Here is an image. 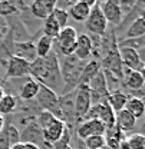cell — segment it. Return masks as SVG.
Returning <instances> with one entry per match:
<instances>
[{"mask_svg": "<svg viewBox=\"0 0 145 149\" xmlns=\"http://www.w3.org/2000/svg\"><path fill=\"white\" fill-rule=\"evenodd\" d=\"M29 76L35 79L39 85L53 91L57 96L60 93L63 95V80L55 50H52L46 57H36L29 65Z\"/></svg>", "mask_w": 145, "mask_h": 149, "instance_id": "cell-1", "label": "cell"}, {"mask_svg": "<svg viewBox=\"0 0 145 149\" xmlns=\"http://www.w3.org/2000/svg\"><path fill=\"white\" fill-rule=\"evenodd\" d=\"M57 62H59V69H60L62 80H63V95H66L78 88L79 77H81V73H82L86 62L79 60L73 55L57 56Z\"/></svg>", "mask_w": 145, "mask_h": 149, "instance_id": "cell-2", "label": "cell"}, {"mask_svg": "<svg viewBox=\"0 0 145 149\" xmlns=\"http://www.w3.org/2000/svg\"><path fill=\"white\" fill-rule=\"evenodd\" d=\"M76 37L78 32L72 26H66L60 29L57 37L53 40V46H56L55 53L57 56H71L75 53L76 49Z\"/></svg>", "mask_w": 145, "mask_h": 149, "instance_id": "cell-3", "label": "cell"}, {"mask_svg": "<svg viewBox=\"0 0 145 149\" xmlns=\"http://www.w3.org/2000/svg\"><path fill=\"white\" fill-rule=\"evenodd\" d=\"M35 100H36V105L42 111L49 112V113L53 115L55 118L63 120L62 111H60V103H59V96L53 91H50L46 86L40 85V89H39V93L35 97Z\"/></svg>", "mask_w": 145, "mask_h": 149, "instance_id": "cell-4", "label": "cell"}, {"mask_svg": "<svg viewBox=\"0 0 145 149\" xmlns=\"http://www.w3.org/2000/svg\"><path fill=\"white\" fill-rule=\"evenodd\" d=\"M4 77L7 79H22V77H27L29 76V62L16 57L13 55H9L4 60Z\"/></svg>", "mask_w": 145, "mask_h": 149, "instance_id": "cell-5", "label": "cell"}, {"mask_svg": "<svg viewBox=\"0 0 145 149\" xmlns=\"http://www.w3.org/2000/svg\"><path fill=\"white\" fill-rule=\"evenodd\" d=\"M85 27L92 36H105V33L108 30V23L104 17L102 12H101L99 1H96L95 6L91 9V13H89V16L85 22Z\"/></svg>", "mask_w": 145, "mask_h": 149, "instance_id": "cell-6", "label": "cell"}, {"mask_svg": "<svg viewBox=\"0 0 145 149\" xmlns=\"http://www.w3.org/2000/svg\"><path fill=\"white\" fill-rule=\"evenodd\" d=\"M91 106L92 102L88 86H78L75 89V97H73V112H75L76 120L82 122Z\"/></svg>", "mask_w": 145, "mask_h": 149, "instance_id": "cell-7", "label": "cell"}, {"mask_svg": "<svg viewBox=\"0 0 145 149\" xmlns=\"http://www.w3.org/2000/svg\"><path fill=\"white\" fill-rule=\"evenodd\" d=\"M85 119H98L106 126V129L115 126V112L111 109V106L106 102L105 103L92 105L89 108V111H88V113L85 115Z\"/></svg>", "mask_w": 145, "mask_h": 149, "instance_id": "cell-8", "label": "cell"}, {"mask_svg": "<svg viewBox=\"0 0 145 149\" xmlns=\"http://www.w3.org/2000/svg\"><path fill=\"white\" fill-rule=\"evenodd\" d=\"M88 89H89V95H91L92 105H98V103H105L106 102L109 91H108V86H106V82H105L102 70L89 82Z\"/></svg>", "mask_w": 145, "mask_h": 149, "instance_id": "cell-9", "label": "cell"}, {"mask_svg": "<svg viewBox=\"0 0 145 149\" xmlns=\"http://www.w3.org/2000/svg\"><path fill=\"white\" fill-rule=\"evenodd\" d=\"M6 52L9 55H13L16 57H20L29 63H32L36 59V50H35V43L32 40L27 42H13L10 43L9 47H6Z\"/></svg>", "mask_w": 145, "mask_h": 149, "instance_id": "cell-10", "label": "cell"}, {"mask_svg": "<svg viewBox=\"0 0 145 149\" xmlns=\"http://www.w3.org/2000/svg\"><path fill=\"white\" fill-rule=\"evenodd\" d=\"M99 7H101V12H102V15H104L108 24L119 26L124 22V13H122V9H121L118 0L102 1V3H99Z\"/></svg>", "mask_w": 145, "mask_h": 149, "instance_id": "cell-11", "label": "cell"}, {"mask_svg": "<svg viewBox=\"0 0 145 149\" xmlns=\"http://www.w3.org/2000/svg\"><path fill=\"white\" fill-rule=\"evenodd\" d=\"M105 132H106V126L98 119H85L78 125V129H76L78 138L82 141H85L91 136H96V135L104 136Z\"/></svg>", "mask_w": 145, "mask_h": 149, "instance_id": "cell-12", "label": "cell"}, {"mask_svg": "<svg viewBox=\"0 0 145 149\" xmlns=\"http://www.w3.org/2000/svg\"><path fill=\"white\" fill-rule=\"evenodd\" d=\"M66 128H68V125H66L63 120H60V119H57V118H53L52 122H50L46 128L42 129L43 141H45L48 145H50V146L55 145V143L63 136V132H65Z\"/></svg>", "mask_w": 145, "mask_h": 149, "instance_id": "cell-13", "label": "cell"}, {"mask_svg": "<svg viewBox=\"0 0 145 149\" xmlns=\"http://www.w3.org/2000/svg\"><path fill=\"white\" fill-rule=\"evenodd\" d=\"M118 52H119V57H121V63L125 69L142 72L144 60L137 50L127 49V47H118Z\"/></svg>", "mask_w": 145, "mask_h": 149, "instance_id": "cell-14", "label": "cell"}, {"mask_svg": "<svg viewBox=\"0 0 145 149\" xmlns=\"http://www.w3.org/2000/svg\"><path fill=\"white\" fill-rule=\"evenodd\" d=\"M95 3L96 1H92V0H79L68 10V15L75 22L85 23L88 16H89V13H91V9L95 6Z\"/></svg>", "mask_w": 145, "mask_h": 149, "instance_id": "cell-15", "label": "cell"}, {"mask_svg": "<svg viewBox=\"0 0 145 149\" xmlns=\"http://www.w3.org/2000/svg\"><path fill=\"white\" fill-rule=\"evenodd\" d=\"M55 7H56V1L55 0H35L29 6V12L32 13L33 17L45 20V19H48L53 13Z\"/></svg>", "mask_w": 145, "mask_h": 149, "instance_id": "cell-16", "label": "cell"}, {"mask_svg": "<svg viewBox=\"0 0 145 149\" xmlns=\"http://www.w3.org/2000/svg\"><path fill=\"white\" fill-rule=\"evenodd\" d=\"M20 142H25V143H33L40 148V143L43 146H50L48 145L45 141H43V136H42V130L37 128V125L33 122L27 126H25V129L20 132Z\"/></svg>", "mask_w": 145, "mask_h": 149, "instance_id": "cell-17", "label": "cell"}, {"mask_svg": "<svg viewBox=\"0 0 145 149\" xmlns=\"http://www.w3.org/2000/svg\"><path fill=\"white\" fill-rule=\"evenodd\" d=\"M75 57H78L79 60L88 62L89 57L92 56V40L91 36L86 33H78L76 37V49H75Z\"/></svg>", "mask_w": 145, "mask_h": 149, "instance_id": "cell-18", "label": "cell"}, {"mask_svg": "<svg viewBox=\"0 0 145 149\" xmlns=\"http://www.w3.org/2000/svg\"><path fill=\"white\" fill-rule=\"evenodd\" d=\"M122 82L131 92H137V91H142L145 85V77L142 72L138 70H129L124 68V73H122Z\"/></svg>", "mask_w": 145, "mask_h": 149, "instance_id": "cell-19", "label": "cell"}, {"mask_svg": "<svg viewBox=\"0 0 145 149\" xmlns=\"http://www.w3.org/2000/svg\"><path fill=\"white\" fill-rule=\"evenodd\" d=\"M39 89H40V85L37 83L35 79H32V77L29 76V77H26V80L22 83L18 96L23 102H32V100H35V97L37 96Z\"/></svg>", "mask_w": 145, "mask_h": 149, "instance_id": "cell-20", "label": "cell"}, {"mask_svg": "<svg viewBox=\"0 0 145 149\" xmlns=\"http://www.w3.org/2000/svg\"><path fill=\"white\" fill-rule=\"evenodd\" d=\"M102 69H101V63L98 59H91L86 62L82 73H81V77H79V82H78V86H88L89 82L92 79L99 73Z\"/></svg>", "mask_w": 145, "mask_h": 149, "instance_id": "cell-21", "label": "cell"}, {"mask_svg": "<svg viewBox=\"0 0 145 149\" xmlns=\"http://www.w3.org/2000/svg\"><path fill=\"white\" fill-rule=\"evenodd\" d=\"M115 126L121 130L122 133H129L131 130L135 129L137 119L129 112L122 109V111H119L118 113H115Z\"/></svg>", "mask_w": 145, "mask_h": 149, "instance_id": "cell-22", "label": "cell"}, {"mask_svg": "<svg viewBox=\"0 0 145 149\" xmlns=\"http://www.w3.org/2000/svg\"><path fill=\"white\" fill-rule=\"evenodd\" d=\"M128 97H129V96H128L127 93L124 92L122 89H119V91H115V92L109 93L108 99H106V103L111 106V109L115 112V113H118L119 111L125 109Z\"/></svg>", "mask_w": 145, "mask_h": 149, "instance_id": "cell-23", "label": "cell"}, {"mask_svg": "<svg viewBox=\"0 0 145 149\" xmlns=\"http://www.w3.org/2000/svg\"><path fill=\"white\" fill-rule=\"evenodd\" d=\"M145 36V17L144 16H138L135 17L129 27L125 32V39H137V37H144Z\"/></svg>", "mask_w": 145, "mask_h": 149, "instance_id": "cell-24", "label": "cell"}, {"mask_svg": "<svg viewBox=\"0 0 145 149\" xmlns=\"http://www.w3.org/2000/svg\"><path fill=\"white\" fill-rule=\"evenodd\" d=\"M125 111L129 112L135 119H141L145 113V103L144 99L138 97H128V102L125 105Z\"/></svg>", "mask_w": 145, "mask_h": 149, "instance_id": "cell-25", "label": "cell"}, {"mask_svg": "<svg viewBox=\"0 0 145 149\" xmlns=\"http://www.w3.org/2000/svg\"><path fill=\"white\" fill-rule=\"evenodd\" d=\"M35 50H36L37 57H46L52 50H53V40L48 36H42L37 39L35 43Z\"/></svg>", "mask_w": 145, "mask_h": 149, "instance_id": "cell-26", "label": "cell"}, {"mask_svg": "<svg viewBox=\"0 0 145 149\" xmlns=\"http://www.w3.org/2000/svg\"><path fill=\"white\" fill-rule=\"evenodd\" d=\"M18 109V97L4 93V96L0 100V115L4 118V115H12Z\"/></svg>", "mask_w": 145, "mask_h": 149, "instance_id": "cell-27", "label": "cell"}, {"mask_svg": "<svg viewBox=\"0 0 145 149\" xmlns=\"http://www.w3.org/2000/svg\"><path fill=\"white\" fill-rule=\"evenodd\" d=\"M118 47H127V49L137 50L139 53V56H141V52L144 50L145 47V36L137 37V39H122V40H118Z\"/></svg>", "mask_w": 145, "mask_h": 149, "instance_id": "cell-28", "label": "cell"}, {"mask_svg": "<svg viewBox=\"0 0 145 149\" xmlns=\"http://www.w3.org/2000/svg\"><path fill=\"white\" fill-rule=\"evenodd\" d=\"M59 32H60V27L55 22L52 15L48 19H45V23H43V36H48V37H50L52 40H55L57 37V35H59Z\"/></svg>", "mask_w": 145, "mask_h": 149, "instance_id": "cell-29", "label": "cell"}, {"mask_svg": "<svg viewBox=\"0 0 145 149\" xmlns=\"http://www.w3.org/2000/svg\"><path fill=\"white\" fill-rule=\"evenodd\" d=\"M128 149H145V136L142 133H132L127 136Z\"/></svg>", "mask_w": 145, "mask_h": 149, "instance_id": "cell-30", "label": "cell"}, {"mask_svg": "<svg viewBox=\"0 0 145 149\" xmlns=\"http://www.w3.org/2000/svg\"><path fill=\"white\" fill-rule=\"evenodd\" d=\"M53 118H55V116L52 115V113L45 112V111H40L36 115V118H35V123L37 125V128L42 130L43 128H46V126L52 122V119H53Z\"/></svg>", "mask_w": 145, "mask_h": 149, "instance_id": "cell-31", "label": "cell"}, {"mask_svg": "<svg viewBox=\"0 0 145 149\" xmlns=\"http://www.w3.org/2000/svg\"><path fill=\"white\" fill-rule=\"evenodd\" d=\"M83 142H85L86 149H99V148H102V146L106 145V143H105V135H104V136H102V135L91 136V138L85 139Z\"/></svg>", "mask_w": 145, "mask_h": 149, "instance_id": "cell-32", "label": "cell"}, {"mask_svg": "<svg viewBox=\"0 0 145 149\" xmlns=\"http://www.w3.org/2000/svg\"><path fill=\"white\" fill-rule=\"evenodd\" d=\"M52 17H53L55 22L59 24V27H60V29H63V27H66V26H68L69 15H68V12H66V10H60V9H56V7H55L53 13H52Z\"/></svg>", "mask_w": 145, "mask_h": 149, "instance_id": "cell-33", "label": "cell"}, {"mask_svg": "<svg viewBox=\"0 0 145 149\" xmlns=\"http://www.w3.org/2000/svg\"><path fill=\"white\" fill-rule=\"evenodd\" d=\"M10 149H26V145H25L23 142H18V143H15L13 146H10Z\"/></svg>", "mask_w": 145, "mask_h": 149, "instance_id": "cell-34", "label": "cell"}, {"mask_svg": "<svg viewBox=\"0 0 145 149\" xmlns=\"http://www.w3.org/2000/svg\"><path fill=\"white\" fill-rule=\"evenodd\" d=\"M6 123H4V118L0 115V132H1V129H3V126H4Z\"/></svg>", "mask_w": 145, "mask_h": 149, "instance_id": "cell-35", "label": "cell"}, {"mask_svg": "<svg viewBox=\"0 0 145 149\" xmlns=\"http://www.w3.org/2000/svg\"><path fill=\"white\" fill-rule=\"evenodd\" d=\"M4 93H6V92H4V88L0 85V100H1V97L4 96Z\"/></svg>", "mask_w": 145, "mask_h": 149, "instance_id": "cell-36", "label": "cell"}, {"mask_svg": "<svg viewBox=\"0 0 145 149\" xmlns=\"http://www.w3.org/2000/svg\"><path fill=\"white\" fill-rule=\"evenodd\" d=\"M99 149H111V148H109V146H106V145H105V146H102V148H99Z\"/></svg>", "mask_w": 145, "mask_h": 149, "instance_id": "cell-37", "label": "cell"}]
</instances>
